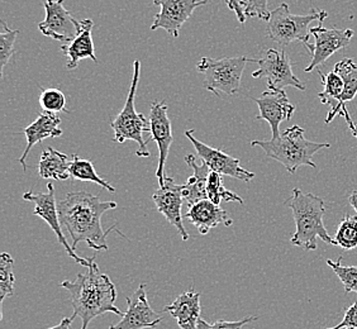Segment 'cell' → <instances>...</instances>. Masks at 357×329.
<instances>
[{
  "mask_svg": "<svg viewBox=\"0 0 357 329\" xmlns=\"http://www.w3.org/2000/svg\"><path fill=\"white\" fill-rule=\"evenodd\" d=\"M60 222L69 232L73 248L76 250L80 242H85L96 251H107V237L116 231L122 234L116 226L104 232L102 217L105 213L117 208L116 201H103L98 195L86 192H73L66 194L63 199L57 201Z\"/></svg>",
  "mask_w": 357,
  "mask_h": 329,
  "instance_id": "cell-1",
  "label": "cell"
},
{
  "mask_svg": "<svg viewBox=\"0 0 357 329\" xmlns=\"http://www.w3.org/2000/svg\"><path fill=\"white\" fill-rule=\"evenodd\" d=\"M61 288L70 293V302L74 308L71 319H82V329H88L90 323L96 316L105 313H114L123 316L119 309L114 305L117 299V289L108 275L102 274L96 262V256L86 274H77L75 282L65 280L60 284Z\"/></svg>",
  "mask_w": 357,
  "mask_h": 329,
  "instance_id": "cell-2",
  "label": "cell"
},
{
  "mask_svg": "<svg viewBox=\"0 0 357 329\" xmlns=\"http://www.w3.org/2000/svg\"><path fill=\"white\" fill-rule=\"evenodd\" d=\"M285 206L291 209L296 222V232L290 240L293 246L301 247L307 251H316L318 240L335 245L323 223L326 203L322 198L296 188L293 189L291 197L285 201Z\"/></svg>",
  "mask_w": 357,
  "mask_h": 329,
  "instance_id": "cell-3",
  "label": "cell"
},
{
  "mask_svg": "<svg viewBox=\"0 0 357 329\" xmlns=\"http://www.w3.org/2000/svg\"><path fill=\"white\" fill-rule=\"evenodd\" d=\"M252 147H260L268 158H273L288 170L296 174L301 166L316 167L313 156L322 148H330V144L312 142L305 137V130L301 125H293L268 141H252Z\"/></svg>",
  "mask_w": 357,
  "mask_h": 329,
  "instance_id": "cell-4",
  "label": "cell"
},
{
  "mask_svg": "<svg viewBox=\"0 0 357 329\" xmlns=\"http://www.w3.org/2000/svg\"><path fill=\"white\" fill-rule=\"evenodd\" d=\"M139 76H141V62L136 60L133 62L131 86H130L123 109L113 122H110V127L114 130L116 142L124 144L126 141H135L138 144V150L136 151L138 158H150V152L147 150V142L144 141V132H150V121H147L142 113H137L135 108Z\"/></svg>",
  "mask_w": 357,
  "mask_h": 329,
  "instance_id": "cell-5",
  "label": "cell"
},
{
  "mask_svg": "<svg viewBox=\"0 0 357 329\" xmlns=\"http://www.w3.org/2000/svg\"><path fill=\"white\" fill-rule=\"evenodd\" d=\"M248 62H257L256 59L246 56L223 57L220 60L202 57L197 63V69L204 76L203 86L215 96L220 94L234 96L240 91L241 79Z\"/></svg>",
  "mask_w": 357,
  "mask_h": 329,
  "instance_id": "cell-6",
  "label": "cell"
},
{
  "mask_svg": "<svg viewBox=\"0 0 357 329\" xmlns=\"http://www.w3.org/2000/svg\"><path fill=\"white\" fill-rule=\"evenodd\" d=\"M327 17L328 13L326 10L316 9H312L310 13L305 15L291 14L288 4L282 3L276 9L271 10L266 32L268 38L282 47H287L296 41H301L305 46L310 43V23L314 21L322 23Z\"/></svg>",
  "mask_w": 357,
  "mask_h": 329,
  "instance_id": "cell-7",
  "label": "cell"
},
{
  "mask_svg": "<svg viewBox=\"0 0 357 329\" xmlns=\"http://www.w3.org/2000/svg\"><path fill=\"white\" fill-rule=\"evenodd\" d=\"M259 69L252 72L254 79H266L268 89L284 90L288 86L298 90L307 89L293 72V63L284 49L268 48L260 59H257Z\"/></svg>",
  "mask_w": 357,
  "mask_h": 329,
  "instance_id": "cell-8",
  "label": "cell"
},
{
  "mask_svg": "<svg viewBox=\"0 0 357 329\" xmlns=\"http://www.w3.org/2000/svg\"><path fill=\"white\" fill-rule=\"evenodd\" d=\"M47 189L48 192H45V194H42V192L36 194L33 192H24L23 199L26 201H32L35 204L33 214L45 220L50 228L55 232L59 243L65 248L66 254H69L70 257L75 261L76 263L82 265L84 268H90L93 257H80L79 254H76L75 250L73 248V246H70L69 242L65 238V234L62 232L61 222H60L59 206H57V201H56L55 186L50 183Z\"/></svg>",
  "mask_w": 357,
  "mask_h": 329,
  "instance_id": "cell-9",
  "label": "cell"
},
{
  "mask_svg": "<svg viewBox=\"0 0 357 329\" xmlns=\"http://www.w3.org/2000/svg\"><path fill=\"white\" fill-rule=\"evenodd\" d=\"M355 32L352 29H338V28H324L322 23L319 26L310 28V36L314 37L316 43H307L304 47L307 48L312 55L310 65L304 69L305 72H312L318 66L323 65L335 55L337 51L347 47L350 45Z\"/></svg>",
  "mask_w": 357,
  "mask_h": 329,
  "instance_id": "cell-10",
  "label": "cell"
},
{
  "mask_svg": "<svg viewBox=\"0 0 357 329\" xmlns=\"http://www.w3.org/2000/svg\"><path fill=\"white\" fill-rule=\"evenodd\" d=\"M195 130H188L185 136L192 142L198 156L202 161L211 169V171L217 172L222 176H229V178H237L241 181L248 183L254 180V172L248 171L241 166V161L238 158L227 155L226 152L217 150L208 144L200 142L199 139L194 137Z\"/></svg>",
  "mask_w": 357,
  "mask_h": 329,
  "instance_id": "cell-11",
  "label": "cell"
},
{
  "mask_svg": "<svg viewBox=\"0 0 357 329\" xmlns=\"http://www.w3.org/2000/svg\"><path fill=\"white\" fill-rule=\"evenodd\" d=\"M155 6L161 8L155 15L152 31L165 29L169 35L178 38L180 28L185 24L197 8L206 6L208 0H152Z\"/></svg>",
  "mask_w": 357,
  "mask_h": 329,
  "instance_id": "cell-12",
  "label": "cell"
},
{
  "mask_svg": "<svg viewBox=\"0 0 357 329\" xmlns=\"http://www.w3.org/2000/svg\"><path fill=\"white\" fill-rule=\"evenodd\" d=\"M46 18L38 23V29L46 37L62 43H69L77 35L79 21L63 7V0H45L43 1Z\"/></svg>",
  "mask_w": 357,
  "mask_h": 329,
  "instance_id": "cell-13",
  "label": "cell"
},
{
  "mask_svg": "<svg viewBox=\"0 0 357 329\" xmlns=\"http://www.w3.org/2000/svg\"><path fill=\"white\" fill-rule=\"evenodd\" d=\"M162 318L151 308L147 294L146 284H141L137 290L127 298V310L122 319L110 326L109 329H153L160 326Z\"/></svg>",
  "mask_w": 357,
  "mask_h": 329,
  "instance_id": "cell-14",
  "label": "cell"
},
{
  "mask_svg": "<svg viewBox=\"0 0 357 329\" xmlns=\"http://www.w3.org/2000/svg\"><path fill=\"white\" fill-rule=\"evenodd\" d=\"M150 132L151 138L158 144V164L156 170V178L161 185L165 178V164L170 153L174 137H172V125L170 118L167 116V104L162 102H153L150 109Z\"/></svg>",
  "mask_w": 357,
  "mask_h": 329,
  "instance_id": "cell-15",
  "label": "cell"
},
{
  "mask_svg": "<svg viewBox=\"0 0 357 329\" xmlns=\"http://www.w3.org/2000/svg\"><path fill=\"white\" fill-rule=\"evenodd\" d=\"M184 185H178L174 178L166 175L164 183L160 185L158 190L153 192L152 200L156 204L158 212L165 217L167 222L178 229V234L181 236L183 240H189V234L186 232L184 224H183V195Z\"/></svg>",
  "mask_w": 357,
  "mask_h": 329,
  "instance_id": "cell-16",
  "label": "cell"
},
{
  "mask_svg": "<svg viewBox=\"0 0 357 329\" xmlns=\"http://www.w3.org/2000/svg\"><path fill=\"white\" fill-rule=\"evenodd\" d=\"M252 100L257 104L260 110V114L256 119L268 122L273 132V138L279 137L280 124L290 121L296 112V107L290 103L285 90L268 89L259 98H252Z\"/></svg>",
  "mask_w": 357,
  "mask_h": 329,
  "instance_id": "cell-17",
  "label": "cell"
},
{
  "mask_svg": "<svg viewBox=\"0 0 357 329\" xmlns=\"http://www.w3.org/2000/svg\"><path fill=\"white\" fill-rule=\"evenodd\" d=\"M93 27H94V22L91 20H84V21L79 22L77 35L75 38L69 43L62 45V54L68 59L66 69H76L79 62L84 59H91L93 61L98 62L93 36H91Z\"/></svg>",
  "mask_w": 357,
  "mask_h": 329,
  "instance_id": "cell-18",
  "label": "cell"
},
{
  "mask_svg": "<svg viewBox=\"0 0 357 329\" xmlns=\"http://www.w3.org/2000/svg\"><path fill=\"white\" fill-rule=\"evenodd\" d=\"M60 125H61V118L59 117L57 114L43 112L38 114V117L33 123L29 124L23 130V133L27 138V146H26V150L23 152V155L20 158V164H22L24 171H27L26 158H27L29 151L35 147V144H40L47 138H57L62 136L63 130L60 128Z\"/></svg>",
  "mask_w": 357,
  "mask_h": 329,
  "instance_id": "cell-19",
  "label": "cell"
},
{
  "mask_svg": "<svg viewBox=\"0 0 357 329\" xmlns=\"http://www.w3.org/2000/svg\"><path fill=\"white\" fill-rule=\"evenodd\" d=\"M184 218L189 220L192 226L197 227L198 232L203 236L209 234L214 227H231L234 220L228 217L226 211L220 206H215L211 200H202L189 208Z\"/></svg>",
  "mask_w": 357,
  "mask_h": 329,
  "instance_id": "cell-20",
  "label": "cell"
},
{
  "mask_svg": "<svg viewBox=\"0 0 357 329\" xmlns=\"http://www.w3.org/2000/svg\"><path fill=\"white\" fill-rule=\"evenodd\" d=\"M200 293L192 290L178 295V298L165 307L164 312H167L172 318L176 319L178 327L181 329H198L202 307H200Z\"/></svg>",
  "mask_w": 357,
  "mask_h": 329,
  "instance_id": "cell-21",
  "label": "cell"
},
{
  "mask_svg": "<svg viewBox=\"0 0 357 329\" xmlns=\"http://www.w3.org/2000/svg\"><path fill=\"white\" fill-rule=\"evenodd\" d=\"M185 162L189 164V167H192V176L188 178V181L184 184L183 195H184L186 206L190 208L202 200L208 199L206 183H208L209 174L212 171L204 162L202 164H198L197 158L192 155L186 156Z\"/></svg>",
  "mask_w": 357,
  "mask_h": 329,
  "instance_id": "cell-22",
  "label": "cell"
},
{
  "mask_svg": "<svg viewBox=\"0 0 357 329\" xmlns=\"http://www.w3.org/2000/svg\"><path fill=\"white\" fill-rule=\"evenodd\" d=\"M318 74L321 76L324 89L317 96L323 104L328 105L331 108L330 113L324 121V123L330 124L335 118L340 117L342 113L341 96L344 94V82L342 77L335 71L328 74H323L322 71H318Z\"/></svg>",
  "mask_w": 357,
  "mask_h": 329,
  "instance_id": "cell-23",
  "label": "cell"
},
{
  "mask_svg": "<svg viewBox=\"0 0 357 329\" xmlns=\"http://www.w3.org/2000/svg\"><path fill=\"white\" fill-rule=\"evenodd\" d=\"M71 161L66 153L57 151L50 147L42 152L38 162V174L40 178H51V180H68L70 178L69 169Z\"/></svg>",
  "mask_w": 357,
  "mask_h": 329,
  "instance_id": "cell-24",
  "label": "cell"
},
{
  "mask_svg": "<svg viewBox=\"0 0 357 329\" xmlns=\"http://www.w3.org/2000/svg\"><path fill=\"white\" fill-rule=\"evenodd\" d=\"M333 71L341 76L344 82V94L341 96V108L344 110L346 104L357 95V63L352 59H344L342 61L337 62Z\"/></svg>",
  "mask_w": 357,
  "mask_h": 329,
  "instance_id": "cell-25",
  "label": "cell"
},
{
  "mask_svg": "<svg viewBox=\"0 0 357 329\" xmlns=\"http://www.w3.org/2000/svg\"><path fill=\"white\" fill-rule=\"evenodd\" d=\"M70 178L73 180H79V181H91L96 183L98 185L102 186L104 189H107L108 192H114L116 189L110 185L108 181H105L104 178H100L96 174L94 164L89 160H83L79 158L77 155H73L71 164L69 169Z\"/></svg>",
  "mask_w": 357,
  "mask_h": 329,
  "instance_id": "cell-26",
  "label": "cell"
},
{
  "mask_svg": "<svg viewBox=\"0 0 357 329\" xmlns=\"http://www.w3.org/2000/svg\"><path fill=\"white\" fill-rule=\"evenodd\" d=\"M206 192L208 200H211L215 206H220L222 201H237L243 204L245 201L238 194L228 190L223 185V176L217 172H211L208 183H206Z\"/></svg>",
  "mask_w": 357,
  "mask_h": 329,
  "instance_id": "cell-27",
  "label": "cell"
},
{
  "mask_svg": "<svg viewBox=\"0 0 357 329\" xmlns=\"http://www.w3.org/2000/svg\"><path fill=\"white\" fill-rule=\"evenodd\" d=\"M335 246L351 251L357 248V215H344L333 238Z\"/></svg>",
  "mask_w": 357,
  "mask_h": 329,
  "instance_id": "cell-28",
  "label": "cell"
},
{
  "mask_svg": "<svg viewBox=\"0 0 357 329\" xmlns=\"http://www.w3.org/2000/svg\"><path fill=\"white\" fill-rule=\"evenodd\" d=\"M14 260L10 254L4 252L0 254V310L3 308V303L8 296L14 294L13 273Z\"/></svg>",
  "mask_w": 357,
  "mask_h": 329,
  "instance_id": "cell-29",
  "label": "cell"
},
{
  "mask_svg": "<svg viewBox=\"0 0 357 329\" xmlns=\"http://www.w3.org/2000/svg\"><path fill=\"white\" fill-rule=\"evenodd\" d=\"M20 35L18 29L8 28L6 22H1L0 32V77L4 75V69L14 54V43L17 36Z\"/></svg>",
  "mask_w": 357,
  "mask_h": 329,
  "instance_id": "cell-30",
  "label": "cell"
},
{
  "mask_svg": "<svg viewBox=\"0 0 357 329\" xmlns=\"http://www.w3.org/2000/svg\"><path fill=\"white\" fill-rule=\"evenodd\" d=\"M40 105L42 109L46 113L59 114L61 112L70 113L66 108V98L61 90L50 88V89L42 90L40 95Z\"/></svg>",
  "mask_w": 357,
  "mask_h": 329,
  "instance_id": "cell-31",
  "label": "cell"
},
{
  "mask_svg": "<svg viewBox=\"0 0 357 329\" xmlns=\"http://www.w3.org/2000/svg\"><path fill=\"white\" fill-rule=\"evenodd\" d=\"M327 265L344 284V293L357 294V266H344L342 257L337 261L327 260Z\"/></svg>",
  "mask_w": 357,
  "mask_h": 329,
  "instance_id": "cell-32",
  "label": "cell"
},
{
  "mask_svg": "<svg viewBox=\"0 0 357 329\" xmlns=\"http://www.w3.org/2000/svg\"><path fill=\"white\" fill-rule=\"evenodd\" d=\"M238 1L246 17L268 21L270 13H271L268 8V0H238Z\"/></svg>",
  "mask_w": 357,
  "mask_h": 329,
  "instance_id": "cell-33",
  "label": "cell"
},
{
  "mask_svg": "<svg viewBox=\"0 0 357 329\" xmlns=\"http://www.w3.org/2000/svg\"><path fill=\"white\" fill-rule=\"evenodd\" d=\"M257 316H246L241 321H217L214 323H208L206 319L200 318L198 322V329H242L248 323L254 322Z\"/></svg>",
  "mask_w": 357,
  "mask_h": 329,
  "instance_id": "cell-34",
  "label": "cell"
},
{
  "mask_svg": "<svg viewBox=\"0 0 357 329\" xmlns=\"http://www.w3.org/2000/svg\"><path fill=\"white\" fill-rule=\"evenodd\" d=\"M337 329H357V302L344 309L342 322L337 324Z\"/></svg>",
  "mask_w": 357,
  "mask_h": 329,
  "instance_id": "cell-35",
  "label": "cell"
},
{
  "mask_svg": "<svg viewBox=\"0 0 357 329\" xmlns=\"http://www.w3.org/2000/svg\"><path fill=\"white\" fill-rule=\"evenodd\" d=\"M225 1H226L227 7L236 13L237 20H238L241 24H245L246 23V14L241 7L240 1L238 0H225Z\"/></svg>",
  "mask_w": 357,
  "mask_h": 329,
  "instance_id": "cell-36",
  "label": "cell"
},
{
  "mask_svg": "<svg viewBox=\"0 0 357 329\" xmlns=\"http://www.w3.org/2000/svg\"><path fill=\"white\" fill-rule=\"evenodd\" d=\"M342 116H344V119H346V123L349 125V130H351V133L354 135V137L357 138V124L354 123V121H352V118H351L350 113H349L347 108L342 110Z\"/></svg>",
  "mask_w": 357,
  "mask_h": 329,
  "instance_id": "cell-37",
  "label": "cell"
},
{
  "mask_svg": "<svg viewBox=\"0 0 357 329\" xmlns=\"http://www.w3.org/2000/svg\"><path fill=\"white\" fill-rule=\"evenodd\" d=\"M74 322L71 318H63L61 322L59 323L55 327H51L47 329H71V323Z\"/></svg>",
  "mask_w": 357,
  "mask_h": 329,
  "instance_id": "cell-38",
  "label": "cell"
},
{
  "mask_svg": "<svg viewBox=\"0 0 357 329\" xmlns=\"http://www.w3.org/2000/svg\"><path fill=\"white\" fill-rule=\"evenodd\" d=\"M349 203L355 209V212L357 213V190L351 192L350 197H349Z\"/></svg>",
  "mask_w": 357,
  "mask_h": 329,
  "instance_id": "cell-39",
  "label": "cell"
},
{
  "mask_svg": "<svg viewBox=\"0 0 357 329\" xmlns=\"http://www.w3.org/2000/svg\"><path fill=\"white\" fill-rule=\"evenodd\" d=\"M327 329H337L336 327H332V328H327Z\"/></svg>",
  "mask_w": 357,
  "mask_h": 329,
  "instance_id": "cell-40",
  "label": "cell"
}]
</instances>
